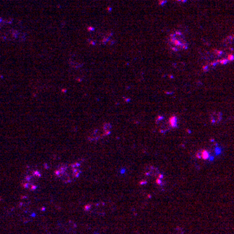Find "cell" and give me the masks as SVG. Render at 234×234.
Returning <instances> with one entry per match:
<instances>
[{
	"mask_svg": "<svg viewBox=\"0 0 234 234\" xmlns=\"http://www.w3.org/2000/svg\"><path fill=\"white\" fill-rule=\"evenodd\" d=\"M169 122H170V125H171L172 128H175L178 127V119H177V117L174 116V115L169 117Z\"/></svg>",
	"mask_w": 234,
	"mask_h": 234,
	"instance_id": "9c48e42d",
	"label": "cell"
},
{
	"mask_svg": "<svg viewBox=\"0 0 234 234\" xmlns=\"http://www.w3.org/2000/svg\"><path fill=\"white\" fill-rule=\"evenodd\" d=\"M156 124L157 127H158V129L161 133H166L172 128L169 122V118L166 119L164 116H158L156 120Z\"/></svg>",
	"mask_w": 234,
	"mask_h": 234,
	"instance_id": "52a82bcc",
	"label": "cell"
},
{
	"mask_svg": "<svg viewBox=\"0 0 234 234\" xmlns=\"http://www.w3.org/2000/svg\"><path fill=\"white\" fill-rule=\"evenodd\" d=\"M168 43L169 46L174 51H180L185 49H187V43L184 38L183 34L180 31L174 32L170 35L169 39H168Z\"/></svg>",
	"mask_w": 234,
	"mask_h": 234,
	"instance_id": "5b68a950",
	"label": "cell"
},
{
	"mask_svg": "<svg viewBox=\"0 0 234 234\" xmlns=\"http://www.w3.org/2000/svg\"><path fill=\"white\" fill-rule=\"evenodd\" d=\"M108 204L105 202H92L85 205L84 210L87 213L95 216H102L108 212Z\"/></svg>",
	"mask_w": 234,
	"mask_h": 234,
	"instance_id": "8992f818",
	"label": "cell"
},
{
	"mask_svg": "<svg viewBox=\"0 0 234 234\" xmlns=\"http://www.w3.org/2000/svg\"><path fill=\"white\" fill-rule=\"evenodd\" d=\"M199 155H200V156H198V157H200V159H208L210 158V153L207 150L200 151Z\"/></svg>",
	"mask_w": 234,
	"mask_h": 234,
	"instance_id": "30bf717a",
	"label": "cell"
},
{
	"mask_svg": "<svg viewBox=\"0 0 234 234\" xmlns=\"http://www.w3.org/2000/svg\"><path fill=\"white\" fill-rule=\"evenodd\" d=\"M41 173L38 170H30L27 172L23 180V187L29 191H35L38 188Z\"/></svg>",
	"mask_w": 234,
	"mask_h": 234,
	"instance_id": "3957f363",
	"label": "cell"
},
{
	"mask_svg": "<svg viewBox=\"0 0 234 234\" xmlns=\"http://www.w3.org/2000/svg\"><path fill=\"white\" fill-rule=\"evenodd\" d=\"M82 166L79 162L68 163L60 165L55 171V174L62 182L69 184L80 177Z\"/></svg>",
	"mask_w": 234,
	"mask_h": 234,
	"instance_id": "6da1fadb",
	"label": "cell"
},
{
	"mask_svg": "<svg viewBox=\"0 0 234 234\" xmlns=\"http://www.w3.org/2000/svg\"><path fill=\"white\" fill-rule=\"evenodd\" d=\"M222 120V115L221 113L214 112L211 115V121L213 123H218Z\"/></svg>",
	"mask_w": 234,
	"mask_h": 234,
	"instance_id": "ba28073f",
	"label": "cell"
},
{
	"mask_svg": "<svg viewBox=\"0 0 234 234\" xmlns=\"http://www.w3.org/2000/svg\"><path fill=\"white\" fill-rule=\"evenodd\" d=\"M111 131H112V126L110 123H103L101 126L97 127V128H94V129L89 133L88 135V140L89 141H98L100 140L104 139L108 135L110 134Z\"/></svg>",
	"mask_w": 234,
	"mask_h": 234,
	"instance_id": "277c9868",
	"label": "cell"
},
{
	"mask_svg": "<svg viewBox=\"0 0 234 234\" xmlns=\"http://www.w3.org/2000/svg\"><path fill=\"white\" fill-rule=\"evenodd\" d=\"M149 181H153L158 187L165 186V178L159 172V170L154 166H149L144 171V179L142 180V184H147Z\"/></svg>",
	"mask_w": 234,
	"mask_h": 234,
	"instance_id": "7a4b0ae2",
	"label": "cell"
}]
</instances>
